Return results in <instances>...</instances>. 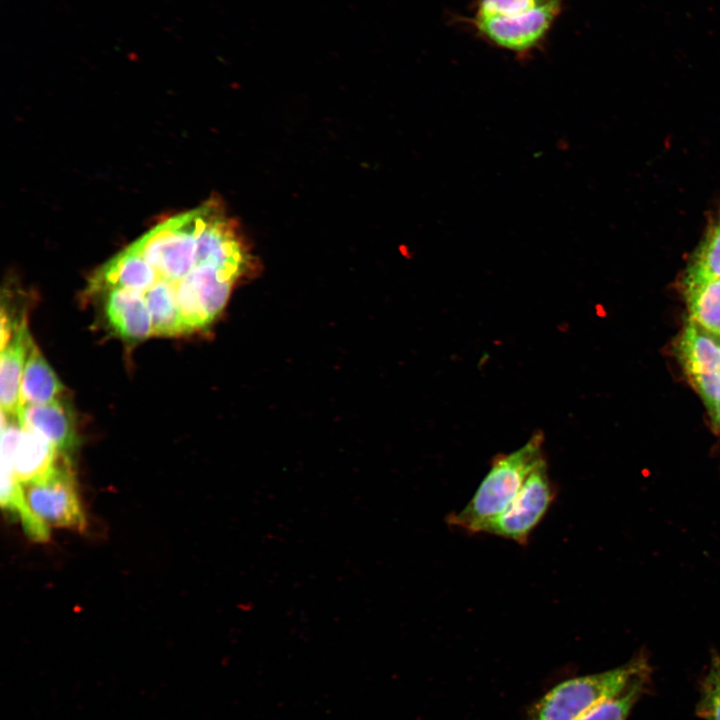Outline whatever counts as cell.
Wrapping results in <instances>:
<instances>
[{"label":"cell","mask_w":720,"mask_h":720,"mask_svg":"<svg viewBox=\"0 0 720 720\" xmlns=\"http://www.w3.org/2000/svg\"><path fill=\"white\" fill-rule=\"evenodd\" d=\"M543 434L534 433L517 450L494 458L491 468L466 506L447 517L450 526L483 532L515 498L530 473L544 460Z\"/></svg>","instance_id":"obj_1"},{"label":"cell","mask_w":720,"mask_h":720,"mask_svg":"<svg viewBox=\"0 0 720 720\" xmlns=\"http://www.w3.org/2000/svg\"><path fill=\"white\" fill-rule=\"evenodd\" d=\"M647 668V657L638 655L619 667L562 681L529 708L526 720H578Z\"/></svg>","instance_id":"obj_2"},{"label":"cell","mask_w":720,"mask_h":720,"mask_svg":"<svg viewBox=\"0 0 720 720\" xmlns=\"http://www.w3.org/2000/svg\"><path fill=\"white\" fill-rule=\"evenodd\" d=\"M61 454L43 478L22 485L24 500L33 517L44 527L83 529L85 516L71 465Z\"/></svg>","instance_id":"obj_3"},{"label":"cell","mask_w":720,"mask_h":720,"mask_svg":"<svg viewBox=\"0 0 720 720\" xmlns=\"http://www.w3.org/2000/svg\"><path fill=\"white\" fill-rule=\"evenodd\" d=\"M567 1L556 0L522 20L503 21L467 15L462 18V23L489 46L524 60L544 48Z\"/></svg>","instance_id":"obj_4"},{"label":"cell","mask_w":720,"mask_h":720,"mask_svg":"<svg viewBox=\"0 0 720 720\" xmlns=\"http://www.w3.org/2000/svg\"><path fill=\"white\" fill-rule=\"evenodd\" d=\"M556 496L545 460L530 473L509 506L483 532L526 545Z\"/></svg>","instance_id":"obj_5"},{"label":"cell","mask_w":720,"mask_h":720,"mask_svg":"<svg viewBox=\"0 0 720 720\" xmlns=\"http://www.w3.org/2000/svg\"><path fill=\"white\" fill-rule=\"evenodd\" d=\"M104 313L110 327L123 339L138 341L154 335L151 313L141 292L127 289L105 292Z\"/></svg>","instance_id":"obj_6"},{"label":"cell","mask_w":720,"mask_h":720,"mask_svg":"<svg viewBox=\"0 0 720 720\" xmlns=\"http://www.w3.org/2000/svg\"><path fill=\"white\" fill-rule=\"evenodd\" d=\"M17 419L22 428L42 436L63 454L77 443L71 412L59 399L47 404L23 406Z\"/></svg>","instance_id":"obj_7"},{"label":"cell","mask_w":720,"mask_h":720,"mask_svg":"<svg viewBox=\"0 0 720 720\" xmlns=\"http://www.w3.org/2000/svg\"><path fill=\"white\" fill-rule=\"evenodd\" d=\"M675 353L689 381L720 373V344L690 319L678 337Z\"/></svg>","instance_id":"obj_8"},{"label":"cell","mask_w":720,"mask_h":720,"mask_svg":"<svg viewBox=\"0 0 720 720\" xmlns=\"http://www.w3.org/2000/svg\"><path fill=\"white\" fill-rule=\"evenodd\" d=\"M32 340L23 318L10 341L1 348L0 402L2 412L9 417L18 418L20 386Z\"/></svg>","instance_id":"obj_9"},{"label":"cell","mask_w":720,"mask_h":720,"mask_svg":"<svg viewBox=\"0 0 720 720\" xmlns=\"http://www.w3.org/2000/svg\"><path fill=\"white\" fill-rule=\"evenodd\" d=\"M61 454L42 436L22 428L12 455L1 456V461L11 463L17 480L25 485L45 477Z\"/></svg>","instance_id":"obj_10"},{"label":"cell","mask_w":720,"mask_h":720,"mask_svg":"<svg viewBox=\"0 0 720 720\" xmlns=\"http://www.w3.org/2000/svg\"><path fill=\"white\" fill-rule=\"evenodd\" d=\"M63 390L61 381L32 340L20 386L19 409L26 405L51 403L59 399Z\"/></svg>","instance_id":"obj_11"},{"label":"cell","mask_w":720,"mask_h":720,"mask_svg":"<svg viewBox=\"0 0 720 720\" xmlns=\"http://www.w3.org/2000/svg\"><path fill=\"white\" fill-rule=\"evenodd\" d=\"M683 283L689 319L720 336V278L684 277Z\"/></svg>","instance_id":"obj_12"},{"label":"cell","mask_w":720,"mask_h":720,"mask_svg":"<svg viewBox=\"0 0 720 720\" xmlns=\"http://www.w3.org/2000/svg\"><path fill=\"white\" fill-rule=\"evenodd\" d=\"M177 283H169L156 277L154 285L144 293L152 317L154 335L176 336L186 333L176 302Z\"/></svg>","instance_id":"obj_13"},{"label":"cell","mask_w":720,"mask_h":720,"mask_svg":"<svg viewBox=\"0 0 720 720\" xmlns=\"http://www.w3.org/2000/svg\"><path fill=\"white\" fill-rule=\"evenodd\" d=\"M649 675L650 667L639 672L620 692L600 702L578 720H626L644 693Z\"/></svg>","instance_id":"obj_14"},{"label":"cell","mask_w":720,"mask_h":720,"mask_svg":"<svg viewBox=\"0 0 720 720\" xmlns=\"http://www.w3.org/2000/svg\"><path fill=\"white\" fill-rule=\"evenodd\" d=\"M556 0H473L470 16L514 21L527 18Z\"/></svg>","instance_id":"obj_15"},{"label":"cell","mask_w":720,"mask_h":720,"mask_svg":"<svg viewBox=\"0 0 720 720\" xmlns=\"http://www.w3.org/2000/svg\"><path fill=\"white\" fill-rule=\"evenodd\" d=\"M685 277L720 278V212L692 257Z\"/></svg>","instance_id":"obj_16"},{"label":"cell","mask_w":720,"mask_h":720,"mask_svg":"<svg viewBox=\"0 0 720 720\" xmlns=\"http://www.w3.org/2000/svg\"><path fill=\"white\" fill-rule=\"evenodd\" d=\"M697 715L704 720H720V655L714 653L702 681Z\"/></svg>","instance_id":"obj_17"},{"label":"cell","mask_w":720,"mask_h":720,"mask_svg":"<svg viewBox=\"0 0 720 720\" xmlns=\"http://www.w3.org/2000/svg\"><path fill=\"white\" fill-rule=\"evenodd\" d=\"M714 432H716L720 438V402L714 404L712 407L707 409Z\"/></svg>","instance_id":"obj_18"}]
</instances>
